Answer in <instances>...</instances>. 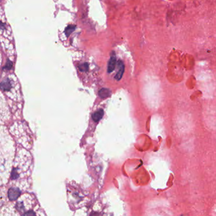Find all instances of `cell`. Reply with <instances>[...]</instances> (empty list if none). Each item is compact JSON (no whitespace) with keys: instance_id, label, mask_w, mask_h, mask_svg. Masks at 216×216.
Returning <instances> with one entry per match:
<instances>
[{"instance_id":"obj_1","label":"cell","mask_w":216,"mask_h":216,"mask_svg":"<svg viewBox=\"0 0 216 216\" xmlns=\"http://www.w3.org/2000/svg\"><path fill=\"white\" fill-rule=\"evenodd\" d=\"M82 190H79L77 187L74 188L72 186H71V188L68 189V195L70 202H71V205H77L79 202L83 200L85 195L83 194Z\"/></svg>"},{"instance_id":"obj_2","label":"cell","mask_w":216,"mask_h":216,"mask_svg":"<svg viewBox=\"0 0 216 216\" xmlns=\"http://www.w3.org/2000/svg\"><path fill=\"white\" fill-rule=\"evenodd\" d=\"M21 194V190L17 187H11L8 192V198L10 201H15L19 198Z\"/></svg>"},{"instance_id":"obj_3","label":"cell","mask_w":216,"mask_h":216,"mask_svg":"<svg viewBox=\"0 0 216 216\" xmlns=\"http://www.w3.org/2000/svg\"><path fill=\"white\" fill-rule=\"evenodd\" d=\"M117 67H118L119 70H118V72H117V73L115 75V79L117 81H119L122 77L124 72V63L122 61L119 60V61L117 62Z\"/></svg>"},{"instance_id":"obj_4","label":"cell","mask_w":216,"mask_h":216,"mask_svg":"<svg viewBox=\"0 0 216 216\" xmlns=\"http://www.w3.org/2000/svg\"><path fill=\"white\" fill-rule=\"evenodd\" d=\"M113 55H111L110 59L109 60V62L108 63V67H107V72L109 73L112 72L114 69L115 68L116 66V58L115 56V55H114V53H112Z\"/></svg>"},{"instance_id":"obj_5","label":"cell","mask_w":216,"mask_h":216,"mask_svg":"<svg viewBox=\"0 0 216 216\" xmlns=\"http://www.w3.org/2000/svg\"><path fill=\"white\" fill-rule=\"evenodd\" d=\"M104 114V112L102 109L98 110L96 112H95L93 115H92V119H93L94 122H98L102 118Z\"/></svg>"},{"instance_id":"obj_6","label":"cell","mask_w":216,"mask_h":216,"mask_svg":"<svg viewBox=\"0 0 216 216\" xmlns=\"http://www.w3.org/2000/svg\"><path fill=\"white\" fill-rule=\"evenodd\" d=\"M111 94V91L109 90V89H106V88H103L100 90L99 91V95L100 97L103 98H105L110 96Z\"/></svg>"},{"instance_id":"obj_7","label":"cell","mask_w":216,"mask_h":216,"mask_svg":"<svg viewBox=\"0 0 216 216\" xmlns=\"http://www.w3.org/2000/svg\"><path fill=\"white\" fill-rule=\"evenodd\" d=\"M75 29V25H69V26L65 29V35L67 37H69Z\"/></svg>"},{"instance_id":"obj_8","label":"cell","mask_w":216,"mask_h":216,"mask_svg":"<svg viewBox=\"0 0 216 216\" xmlns=\"http://www.w3.org/2000/svg\"><path fill=\"white\" fill-rule=\"evenodd\" d=\"M79 69L81 72H87L88 71V64L87 63H82L79 66Z\"/></svg>"},{"instance_id":"obj_9","label":"cell","mask_w":216,"mask_h":216,"mask_svg":"<svg viewBox=\"0 0 216 216\" xmlns=\"http://www.w3.org/2000/svg\"><path fill=\"white\" fill-rule=\"evenodd\" d=\"M12 63L11 62L8 61L7 63H6V64L5 65V68L6 69H7V70H10V69L12 68Z\"/></svg>"}]
</instances>
